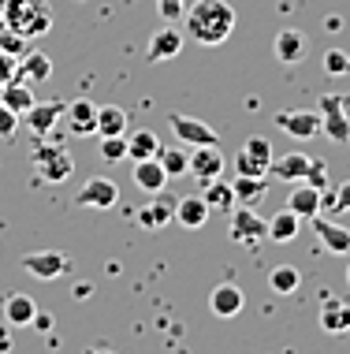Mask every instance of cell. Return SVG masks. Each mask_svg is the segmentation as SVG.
Here are the masks:
<instances>
[{
	"instance_id": "obj_33",
	"label": "cell",
	"mask_w": 350,
	"mask_h": 354,
	"mask_svg": "<svg viewBox=\"0 0 350 354\" xmlns=\"http://www.w3.org/2000/svg\"><path fill=\"white\" fill-rule=\"evenodd\" d=\"M298 283H302V276H298L295 265H276V269H272V276H269V287H272L276 295H295Z\"/></svg>"
},
{
	"instance_id": "obj_13",
	"label": "cell",
	"mask_w": 350,
	"mask_h": 354,
	"mask_svg": "<svg viewBox=\"0 0 350 354\" xmlns=\"http://www.w3.org/2000/svg\"><path fill=\"white\" fill-rule=\"evenodd\" d=\"M175 202L179 198H172V194H153V202H146V205H138V224L146 227V232H160V227L168 224V220H175Z\"/></svg>"
},
{
	"instance_id": "obj_16",
	"label": "cell",
	"mask_w": 350,
	"mask_h": 354,
	"mask_svg": "<svg viewBox=\"0 0 350 354\" xmlns=\"http://www.w3.org/2000/svg\"><path fill=\"white\" fill-rule=\"evenodd\" d=\"M306 49H309L306 34L295 30V26H283V30L276 34V41H272V53H276L280 64H298L302 56H306Z\"/></svg>"
},
{
	"instance_id": "obj_4",
	"label": "cell",
	"mask_w": 350,
	"mask_h": 354,
	"mask_svg": "<svg viewBox=\"0 0 350 354\" xmlns=\"http://www.w3.org/2000/svg\"><path fill=\"white\" fill-rule=\"evenodd\" d=\"M75 205H79V209H97V213H108V209L119 205V187L112 183L108 176H93V179H86V183L79 187Z\"/></svg>"
},
{
	"instance_id": "obj_18",
	"label": "cell",
	"mask_w": 350,
	"mask_h": 354,
	"mask_svg": "<svg viewBox=\"0 0 350 354\" xmlns=\"http://www.w3.org/2000/svg\"><path fill=\"white\" fill-rule=\"evenodd\" d=\"M306 168H309V157H306V153H287V157H272L269 179H280V183H298V179H306Z\"/></svg>"
},
{
	"instance_id": "obj_2",
	"label": "cell",
	"mask_w": 350,
	"mask_h": 354,
	"mask_svg": "<svg viewBox=\"0 0 350 354\" xmlns=\"http://www.w3.org/2000/svg\"><path fill=\"white\" fill-rule=\"evenodd\" d=\"M0 26L19 30L23 37H41L52 30V8L49 0H4Z\"/></svg>"
},
{
	"instance_id": "obj_45",
	"label": "cell",
	"mask_w": 350,
	"mask_h": 354,
	"mask_svg": "<svg viewBox=\"0 0 350 354\" xmlns=\"http://www.w3.org/2000/svg\"><path fill=\"white\" fill-rule=\"evenodd\" d=\"M0 15H4V0H0Z\"/></svg>"
},
{
	"instance_id": "obj_31",
	"label": "cell",
	"mask_w": 350,
	"mask_h": 354,
	"mask_svg": "<svg viewBox=\"0 0 350 354\" xmlns=\"http://www.w3.org/2000/svg\"><path fill=\"white\" fill-rule=\"evenodd\" d=\"M157 160L164 165L168 179H179V176H186V171H191V153H186L183 146H160Z\"/></svg>"
},
{
	"instance_id": "obj_24",
	"label": "cell",
	"mask_w": 350,
	"mask_h": 354,
	"mask_svg": "<svg viewBox=\"0 0 350 354\" xmlns=\"http://www.w3.org/2000/svg\"><path fill=\"white\" fill-rule=\"evenodd\" d=\"M64 116H68L75 135H97V104H93V101H86V97L71 101Z\"/></svg>"
},
{
	"instance_id": "obj_30",
	"label": "cell",
	"mask_w": 350,
	"mask_h": 354,
	"mask_svg": "<svg viewBox=\"0 0 350 354\" xmlns=\"http://www.w3.org/2000/svg\"><path fill=\"white\" fill-rule=\"evenodd\" d=\"M97 135L108 138V135H127V112L119 104H101L97 109Z\"/></svg>"
},
{
	"instance_id": "obj_38",
	"label": "cell",
	"mask_w": 350,
	"mask_h": 354,
	"mask_svg": "<svg viewBox=\"0 0 350 354\" xmlns=\"http://www.w3.org/2000/svg\"><path fill=\"white\" fill-rule=\"evenodd\" d=\"M306 183H309V187H317V190H324V187H328V165H324V160H309V168H306Z\"/></svg>"
},
{
	"instance_id": "obj_19",
	"label": "cell",
	"mask_w": 350,
	"mask_h": 354,
	"mask_svg": "<svg viewBox=\"0 0 350 354\" xmlns=\"http://www.w3.org/2000/svg\"><path fill=\"white\" fill-rule=\"evenodd\" d=\"M313 227H317V239L328 254H350V227H339L332 220H324L320 213L313 216Z\"/></svg>"
},
{
	"instance_id": "obj_5",
	"label": "cell",
	"mask_w": 350,
	"mask_h": 354,
	"mask_svg": "<svg viewBox=\"0 0 350 354\" xmlns=\"http://www.w3.org/2000/svg\"><path fill=\"white\" fill-rule=\"evenodd\" d=\"M320 135H328L332 142H350V116H347V101L339 93L320 97Z\"/></svg>"
},
{
	"instance_id": "obj_28",
	"label": "cell",
	"mask_w": 350,
	"mask_h": 354,
	"mask_svg": "<svg viewBox=\"0 0 350 354\" xmlns=\"http://www.w3.org/2000/svg\"><path fill=\"white\" fill-rule=\"evenodd\" d=\"M202 198H205V205H209V213H231V209L239 205V202H235V187L224 183L220 176L205 183V194Z\"/></svg>"
},
{
	"instance_id": "obj_21",
	"label": "cell",
	"mask_w": 350,
	"mask_h": 354,
	"mask_svg": "<svg viewBox=\"0 0 350 354\" xmlns=\"http://www.w3.org/2000/svg\"><path fill=\"white\" fill-rule=\"evenodd\" d=\"M19 79H26L30 86H41L52 79V60L45 53L37 49H26L23 56H19Z\"/></svg>"
},
{
	"instance_id": "obj_40",
	"label": "cell",
	"mask_w": 350,
	"mask_h": 354,
	"mask_svg": "<svg viewBox=\"0 0 350 354\" xmlns=\"http://www.w3.org/2000/svg\"><path fill=\"white\" fill-rule=\"evenodd\" d=\"M15 75H19V56L0 49V86H4L8 79H15Z\"/></svg>"
},
{
	"instance_id": "obj_41",
	"label": "cell",
	"mask_w": 350,
	"mask_h": 354,
	"mask_svg": "<svg viewBox=\"0 0 350 354\" xmlns=\"http://www.w3.org/2000/svg\"><path fill=\"white\" fill-rule=\"evenodd\" d=\"M336 213H350V179H347V183L343 187H336Z\"/></svg>"
},
{
	"instance_id": "obj_23",
	"label": "cell",
	"mask_w": 350,
	"mask_h": 354,
	"mask_svg": "<svg viewBox=\"0 0 350 354\" xmlns=\"http://www.w3.org/2000/svg\"><path fill=\"white\" fill-rule=\"evenodd\" d=\"M34 313H37V306L30 295H8L4 299V324L8 328H30V321H34Z\"/></svg>"
},
{
	"instance_id": "obj_6",
	"label": "cell",
	"mask_w": 350,
	"mask_h": 354,
	"mask_svg": "<svg viewBox=\"0 0 350 354\" xmlns=\"http://www.w3.org/2000/svg\"><path fill=\"white\" fill-rule=\"evenodd\" d=\"M168 123H172L175 138L183 142V146H220V135H216L205 120H197V116H186V112H168Z\"/></svg>"
},
{
	"instance_id": "obj_22",
	"label": "cell",
	"mask_w": 350,
	"mask_h": 354,
	"mask_svg": "<svg viewBox=\"0 0 350 354\" xmlns=\"http://www.w3.org/2000/svg\"><path fill=\"white\" fill-rule=\"evenodd\" d=\"M205 220H209V205H205L202 194H191V198H179L175 202V224H183L186 232L205 227Z\"/></svg>"
},
{
	"instance_id": "obj_37",
	"label": "cell",
	"mask_w": 350,
	"mask_h": 354,
	"mask_svg": "<svg viewBox=\"0 0 350 354\" xmlns=\"http://www.w3.org/2000/svg\"><path fill=\"white\" fill-rule=\"evenodd\" d=\"M157 12L164 23H179L186 15V0H157Z\"/></svg>"
},
{
	"instance_id": "obj_39",
	"label": "cell",
	"mask_w": 350,
	"mask_h": 354,
	"mask_svg": "<svg viewBox=\"0 0 350 354\" xmlns=\"http://www.w3.org/2000/svg\"><path fill=\"white\" fill-rule=\"evenodd\" d=\"M19 120H23V116H15L8 104H0V138H12L19 131Z\"/></svg>"
},
{
	"instance_id": "obj_43",
	"label": "cell",
	"mask_w": 350,
	"mask_h": 354,
	"mask_svg": "<svg viewBox=\"0 0 350 354\" xmlns=\"http://www.w3.org/2000/svg\"><path fill=\"white\" fill-rule=\"evenodd\" d=\"M90 291H93V287H90V283H79V287H75V291H71V295H75V299H90Z\"/></svg>"
},
{
	"instance_id": "obj_17",
	"label": "cell",
	"mask_w": 350,
	"mask_h": 354,
	"mask_svg": "<svg viewBox=\"0 0 350 354\" xmlns=\"http://www.w3.org/2000/svg\"><path fill=\"white\" fill-rule=\"evenodd\" d=\"M224 171V153L216 146H194L191 153V176H197L202 183H209Z\"/></svg>"
},
{
	"instance_id": "obj_42",
	"label": "cell",
	"mask_w": 350,
	"mask_h": 354,
	"mask_svg": "<svg viewBox=\"0 0 350 354\" xmlns=\"http://www.w3.org/2000/svg\"><path fill=\"white\" fill-rule=\"evenodd\" d=\"M52 313H41V310H37L34 313V321H30V328H37V332H52Z\"/></svg>"
},
{
	"instance_id": "obj_36",
	"label": "cell",
	"mask_w": 350,
	"mask_h": 354,
	"mask_svg": "<svg viewBox=\"0 0 350 354\" xmlns=\"http://www.w3.org/2000/svg\"><path fill=\"white\" fill-rule=\"evenodd\" d=\"M324 71L328 75H347L350 71V53L347 49H328L324 53Z\"/></svg>"
},
{
	"instance_id": "obj_26",
	"label": "cell",
	"mask_w": 350,
	"mask_h": 354,
	"mask_svg": "<svg viewBox=\"0 0 350 354\" xmlns=\"http://www.w3.org/2000/svg\"><path fill=\"white\" fill-rule=\"evenodd\" d=\"M298 227H302V216L291 213V209H280V213L269 220V235H264V239H272V243H280V246L283 243H295Z\"/></svg>"
},
{
	"instance_id": "obj_10",
	"label": "cell",
	"mask_w": 350,
	"mask_h": 354,
	"mask_svg": "<svg viewBox=\"0 0 350 354\" xmlns=\"http://www.w3.org/2000/svg\"><path fill=\"white\" fill-rule=\"evenodd\" d=\"M179 53H183V30H179L175 23H168V26H160V30L149 37V45H146V64L175 60Z\"/></svg>"
},
{
	"instance_id": "obj_27",
	"label": "cell",
	"mask_w": 350,
	"mask_h": 354,
	"mask_svg": "<svg viewBox=\"0 0 350 354\" xmlns=\"http://www.w3.org/2000/svg\"><path fill=\"white\" fill-rule=\"evenodd\" d=\"M320 328H324L328 336H343V332H350V306L339 302V299H328L324 310H320Z\"/></svg>"
},
{
	"instance_id": "obj_15",
	"label": "cell",
	"mask_w": 350,
	"mask_h": 354,
	"mask_svg": "<svg viewBox=\"0 0 350 354\" xmlns=\"http://www.w3.org/2000/svg\"><path fill=\"white\" fill-rule=\"evenodd\" d=\"M242 306H246V295H242V287H235V283H220V287H213V295H209V310L216 313V317H239L242 313Z\"/></svg>"
},
{
	"instance_id": "obj_34",
	"label": "cell",
	"mask_w": 350,
	"mask_h": 354,
	"mask_svg": "<svg viewBox=\"0 0 350 354\" xmlns=\"http://www.w3.org/2000/svg\"><path fill=\"white\" fill-rule=\"evenodd\" d=\"M101 157H105V160H123V157H127V135L101 138Z\"/></svg>"
},
{
	"instance_id": "obj_3",
	"label": "cell",
	"mask_w": 350,
	"mask_h": 354,
	"mask_svg": "<svg viewBox=\"0 0 350 354\" xmlns=\"http://www.w3.org/2000/svg\"><path fill=\"white\" fill-rule=\"evenodd\" d=\"M30 160H34L37 176L49 179V183H64V179H71V171H75L71 153L64 149V146H52V142H45V138H37Z\"/></svg>"
},
{
	"instance_id": "obj_9",
	"label": "cell",
	"mask_w": 350,
	"mask_h": 354,
	"mask_svg": "<svg viewBox=\"0 0 350 354\" xmlns=\"http://www.w3.org/2000/svg\"><path fill=\"white\" fill-rule=\"evenodd\" d=\"M23 265L34 280H60L64 272L71 269V261L64 257L60 250H34V254H23Z\"/></svg>"
},
{
	"instance_id": "obj_14",
	"label": "cell",
	"mask_w": 350,
	"mask_h": 354,
	"mask_svg": "<svg viewBox=\"0 0 350 354\" xmlns=\"http://www.w3.org/2000/svg\"><path fill=\"white\" fill-rule=\"evenodd\" d=\"M34 101H37V97H34V86L26 82V79H19V75L0 86V104H8L15 116H26V112L34 109Z\"/></svg>"
},
{
	"instance_id": "obj_7",
	"label": "cell",
	"mask_w": 350,
	"mask_h": 354,
	"mask_svg": "<svg viewBox=\"0 0 350 354\" xmlns=\"http://www.w3.org/2000/svg\"><path fill=\"white\" fill-rule=\"evenodd\" d=\"M264 235H269V220H261L253 205H235L231 209V239L235 243L257 246Z\"/></svg>"
},
{
	"instance_id": "obj_1",
	"label": "cell",
	"mask_w": 350,
	"mask_h": 354,
	"mask_svg": "<svg viewBox=\"0 0 350 354\" xmlns=\"http://www.w3.org/2000/svg\"><path fill=\"white\" fill-rule=\"evenodd\" d=\"M183 19H186V34L197 45H224L235 30V8L228 0H194Z\"/></svg>"
},
{
	"instance_id": "obj_32",
	"label": "cell",
	"mask_w": 350,
	"mask_h": 354,
	"mask_svg": "<svg viewBox=\"0 0 350 354\" xmlns=\"http://www.w3.org/2000/svg\"><path fill=\"white\" fill-rule=\"evenodd\" d=\"M160 153V138L153 131H135V135L127 138V157L130 160H146V157H157Z\"/></svg>"
},
{
	"instance_id": "obj_25",
	"label": "cell",
	"mask_w": 350,
	"mask_h": 354,
	"mask_svg": "<svg viewBox=\"0 0 350 354\" xmlns=\"http://www.w3.org/2000/svg\"><path fill=\"white\" fill-rule=\"evenodd\" d=\"M235 202L239 205H257L269 198V176H235Z\"/></svg>"
},
{
	"instance_id": "obj_29",
	"label": "cell",
	"mask_w": 350,
	"mask_h": 354,
	"mask_svg": "<svg viewBox=\"0 0 350 354\" xmlns=\"http://www.w3.org/2000/svg\"><path fill=\"white\" fill-rule=\"evenodd\" d=\"M287 209H291V213H298L302 220H313L320 209H324V205H320V190L309 187V183L295 187V190H291V198H287Z\"/></svg>"
},
{
	"instance_id": "obj_44",
	"label": "cell",
	"mask_w": 350,
	"mask_h": 354,
	"mask_svg": "<svg viewBox=\"0 0 350 354\" xmlns=\"http://www.w3.org/2000/svg\"><path fill=\"white\" fill-rule=\"evenodd\" d=\"M347 283H350V265H347Z\"/></svg>"
},
{
	"instance_id": "obj_8",
	"label": "cell",
	"mask_w": 350,
	"mask_h": 354,
	"mask_svg": "<svg viewBox=\"0 0 350 354\" xmlns=\"http://www.w3.org/2000/svg\"><path fill=\"white\" fill-rule=\"evenodd\" d=\"M272 165V142L269 138H250L235 157V171L239 176H269Z\"/></svg>"
},
{
	"instance_id": "obj_35",
	"label": "cell",
	"mask_w": 350,
	"mask_h": 354,
	"mask_svg": "<svg viewBox=\"0 0 350 354\" xmlns=\"http://www.w3.org/2000/svg\"><path fill=\"white\" fill-rule=\"evenodd\" d=\"M26 41H30V37H23L19 30H8V26H0V49H4V53L23 56V53H26Z\"/></svg>"
},
{
	"instance_id": "obj_11",
	"label": "cell",
	"mask_w": 350,
	"mask_h": 354,
	"mask_svg": "<svg viewBox=\"0 0 350 354\" xmlns=\"http://www.w3.org/2000/svg\"><path fill=\"white\" fill-rule=\"evenodd\" d=\"M276 127L287 131L291 138H313V135H320V109H291V112H280Z\"/></svg>"
},
{
	"instance_id": "obj_12",
	"label": "cell",
	"mask_w": 350,
	"mask_h": 354,
	"mask_svg": "<svg viewBox=\"0 0 350 354\" xmlns=\"http://www.w3.org/2000/svg\"><path fill=\"white\" fill-rule=\"evenodd\" d=\"M64 112H68V101H45V104L34 101V109L23 116V123L34 138H49V131L56 127V120H60Z\"/></svg>"
},
{
	"instance_id": "obj_20",
	"label": "cell",
	"mask_w": 350,
	"mask_h": 354,
	"mask_svg": "<svg viewBox=\"0 0 350 354\" xmlns=\"http://www.w3.org/2000/svg\"><path fill=\"white\" fill-rule=\"evenodd\" d=\"M135 187L146 190V194H157V190L168 187V171L157 157H146V160H135Z\"/></svg>"
}]
</instances>
